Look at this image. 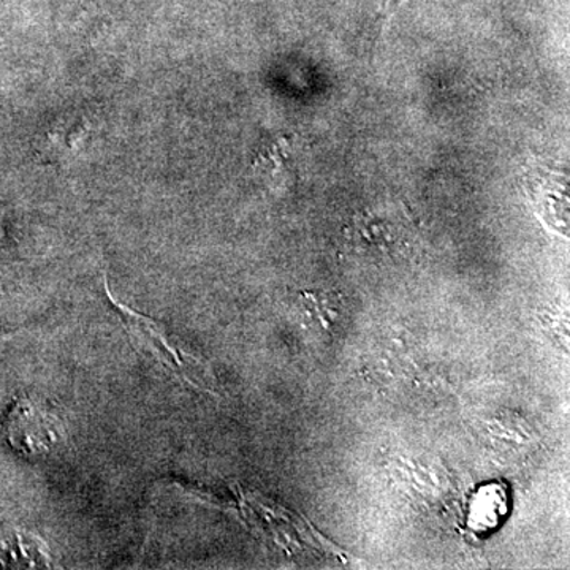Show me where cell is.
Listing matches in <instances>:
<instances>
[{"instance_id":"6da1fadb","label":"cell","mask_w":570,"mask_h":570,"mask_svg":"<svg viewBox=\"0 0 570 570\" xmlns=\"http://www.w3.org/2000/svg\"><path fill=\"white\" fill-rule=\"evenodd\" d=\"M7 439L26 459L50 453L62 439V423L47 404L32 396L14 401L7 415Z\"/></svg>"},{"instance_id":"7a4b0ae2","label":"cell","mask_w":570,"mask_h":570,"mask_svg":"<svg viewBox=\"0 0 570 570\" xmlns=\"http://www.w3.org/2000/svg\"><path fill=\"white\" fill-rule=\"evenodd\" d=\"M115 303L116 309H119L124 325L129 330L134 340L140 341L145 351L151 352L168 370L175 371V373H178L179 376H183L189 382V377H187L186 373L187 358H189V356L184 354L183 351L179 352L175 346H171V344L168 343L167 335H165L159 326L154 325V322L149 321V318L140 316V314L135 313L132 309H127L121 303Z\"/></svg>"},{"instance_id":"3957f363","label":"cell","mask_w":570,"mask_h":570,"mask_svg":"<svg viewBox=\"0 0 570 570\" xmlns=\"http://www.w3.org/2000/svg\"><path fill=\"white\" fill-rule=\"evenodd\" d=\"M403 2L404 0H389L387 20L392 18V14L395 13L397 9H400L401 3Z\"/></svg>"}]
</instances>
